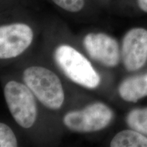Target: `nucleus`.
<instances>
[{
    "label": "nucleus",
    "instance_id": "nucleus-12",
    "mask_svg": "<svg viewBox=\"0 0 147 147\" xmlns=\"http://www.w3.org/2000/svg\"><path fill=\"white\" fill-rule=\"evenodd\" d=\"M17 140L13 131L6 124L0 123V147H16Z\"/></svg>",
    "mask_w": 147,
    "mask_h": 147
},
{
    "label": "nucleus",
    "instance_id": "nucleus-6",
    "mask_svg": "<svg viewBox=\"0 0 147 147\" xmlns=\"http://www.w3.org/2000/svg\"><path fill=\"white\" fill-rule=\"evenodd\" d=\"M83 45L88 55L95 61L108 67L118 65L120 60L119 44L104 33H89L84 36Z\"/></svg>",
    "mask_w": 147,
    "mask_h": 147
},
{
    "label": "nucleus",
    "instance_id": "nucleus-9",
    "mask_svg": "<svg viewBox=\"0 0 147 147\" xmlns=\"http://www.w3.org/2000/svg\"><path fill=\"white\" fill-rule=\"evenodd\" d=\"M112 147H147V137L134 129L123 130L110 142Z\"/></svg>",
    "mask_w": 147,
    "mask_h": 147
},
{
    "label": "nucleus",
    "instance_id": "nucleus-10",
    "mask_svg": "<svg viewBox=\"0 0 147 147\" xmlns=\"http://www.w3.org/2000/svg\"><path fill=\"white\" fill-rule=\"evenodd\" d=\"M126 121L132 129L147 136V108L132 110L127 116Z\"/></svg>",
    "mask_w": 147,
    "mask_h": 147
},
{
    "label": "nucleus",
    "instance_id": "nucleus-3",
    "mask_svg": "<svg viewBox=\"0 0 147 147\" xmlns=\"http://www.w3.org/2000/svg\"><path fill=\"white\" fill-rule=\"evenodd\" d=\"M4 97L16 122L23 128L33 126L37 118L34 95L26 84L11 80L5 84Z\"/></svg>",
    "mask_w": 147,
    "mask_h": 147
},
{
    "label": "nucleus",
    "instance_id": "nucleus-2",
    "mask_svg": "<svg viewBox=\"0 0 147 147\" xmlns=\"http://www.w3.org/2000/svg\"><path fill=\"white\" fill-rule=\"evenodd\" d=\"M55 60L64 74L71 81L88 89H95L100 83V75L83 55L67 45L57 47Z\"/></svg>",
    "mask_w": 147,
    "mask_h": 147
},
{
    "label": "nucleus",
    "instance_id": "nucleus-7",
    "mask_svg": "<svg viewBox=\"0 0 147 147\" xmlns=\"http://www.w3.org/2000/svg\"><path fill=\"white\" fill-rule=\"evenodd\" d=\"M123 65L127 70L136 71L147 61V30L136 27L129 30L123 39L121 49Z\"/></svg>",
    "mask_w": 147,
    "mask_h": 147
},
{
    "label": "nucleus",
    "instance_id": "nucleus-11",
    "mask_svg": "<svg viewBox=\"0 0 147 147\" xmlns=\"http://www.w3.org/2000/svg\"><path fill=\"white\" fill-rule=\"evenodd\" d=\"M55 5L69 13H78L85 6V0H51Z\"/></svg>",
    "mask_w": 147,
    "mask_h": 147
},
{
    "label": "nucleus",
    "instance_id": "nucleus-8",
    "mask_svg": "<svg viewBox=\"0 0 147 147\" xmlns=\"http://www.w3.org/2000/svg\"><path fill=\"white\" fill-rule=\"evenodd\" d=\"M119 93L123 100L128 102H137L147 96V74L129 77L121 82Z\"/></svg>",
    "mask_w": 147,
    "mask_h": 147
},
{
    "label": "nucleus",
    "instance_id": "nucleus-5",
    "mask_svg": "<svg viewBox=\"0 0 147 147\" xmlns=\"http://www.w3.org/2000/svg\"><path fill=\"white\" fill-rule=\"evenodd\" d=\"M34 39V31L21 21L0 25V59L16 57L28 49Z\"/></svg>",
    "mask_w": 147,
    "mask_h": 147
},
{
    "label": "nucleus",
    "instance_id": "nucleus-1",
    "mask_svg": "<svg viewBox=\"0 0 147 147\" xmlns=\"http://www.w3.org/2000/svg\"><path fill=\"white\" fill-rule=\"evenodd\" d=\"M23 80L38 100L46 107L57 110L63 105L65 95L60 79L50 69L32 66L23 72Z\"/></svg>",
    "mask_w": 147,
    "mask_h": 147
},
{
    "label": "nucleus",
    "instance_id": "nucleus-4",
    "mask_svg": "<svg viewBox=\"0 0 147 147\" xmlns=\"http://www.w3.org/2000/svg\"><path fill=\"white\" fill-rule=\"evenodd\" d=\"M113 112L102 102H95L81 110L68 112L63 117L65 125L71 131L90 133L100 131L110 123Z\"/></svg>",
    "mask_w": 147,
    "mask_h": 147
},
{
    "label": "nucleus",
    "instance_id": "nucleus-13",
    "mask_svg": "<svg viewBox=\"0 0 147 147\" xmlns=\"http://www.w3.org/2000/svg\"><path fill=\"white\" fill-rule=\"evenodd\" d=\"M138 4L143 12H147V0H138Z\"/></svg>",
    "mask_w": 147,
    "mask_h": 147
}]
</instances>
